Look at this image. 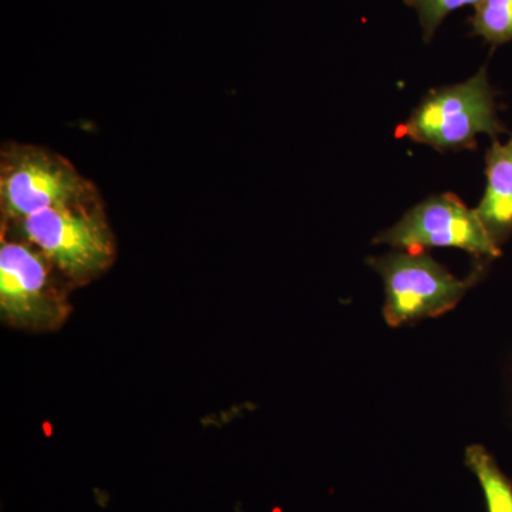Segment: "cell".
Wrapping results in <instances>:
<instances>
[{
	"label": "cell",
	"instance_id": "obj_5",
	"mask_svg": "<svg viewBox=\"0 0 512 512\" xmlns=\"http://www.w3.org/2000/svg\"><path fill=\"white\" fill-rule=\"evenodd\" d=\"M373 244L412 252L457 248L488 259L501 255V248L488 235L476 210L468 208L451 192L420 202L396 225L380 232Z\"/></svg>",
	"mask_w": 512,
	"mask_h": 512
},
{
	"label": "cell",
	"instance_id": "obj_2",
	"mask_svg": "<svg viewBox=\"0 0 512 512\" xmlns=\"http://www.w3.org/2000/svg\"><path fill=\"white\" fill-rule=\"evenodd\" d=\"M97 194L18 222L23 238L50 264L77 281L99 275L114 258L113 237Z\"/></svg>",
	"mask_w": 512,
	"mask_h": 512
},
{
	"label": "cell",
	"instance_id": "obj_3",
	"mask_svg": "<svg viewBox=\"0 0 512 512\" xmlns=\"http://www.w3.org/2000/svg\"><path fill=\"white\" fill-rule=\"evenodd\" d=\"M97 194L67 158L45 147L9 143L0 154V204L8 221Z\"/></svg>",
	"mask_w": 512,
	"mask_h": 512
},
{
	"label": "cell",
	"instance_id": "obj_4",
	"mask_svg": "<svg viewBox=\"0 0 512 512\" xmlns=\"http://www.w3.org/2000/svg\"><path fill=\"white\" fill-rule=\"evenodd\" d=\"M367 262L382 276L386 293L383 316L392 328L453 311L476 284L477 272L458 279L426 251L397 249Z\"/></svg>",
	"mask_w": 512,
	"mask_h": 512
},
{
	"label": "cell",
	"instance_id": "obj_1",
	"mask_svg": "<svg viewBox=\"0 0 512 512\" xmlns=\"http://www.w3.org/2000/svg\"><path fill=\"white\" fill-rule=\"evenodd\" d=\"M503 133H507V128L498 119L485 67L467 82L427 94L397 130V136L443 153L476 148L480 134L495 140Z\"/></svg>",
	"mask_w": 512,
	"mask_h": 512
},
{
	"label": "cell",
	"instance_id": "obj_10",
	"mask_svg": "<svg viewBox=\"0 0 512 512\" xmlns=\"http://www.w3.org/2000/svg\"><path fill=\"white\" fill-rule=\"evenodd\" d=\"M481 2L483 0H404L407 6L416 10L426 43L431 42L450 13L466 6L477 8Z\"/></svg>",
	"mask_w": 512,
	"mask_h": 512
},
{
	"label": "cell",
	"instance_id": "obj_7",
	"mask_svg": "<svg viewBox=\"0 0 512 512\" xmlns=\"http://www.w3.org/2000/svg\"><path fill=\"white\" fill-rule=\"evenodd\" d=\"M485 177L487 187L476 212L501 248L512 235V133L507 143L493 141L485 156Z\"/></svg>",
	"mask_w": 512,
	"mask_h": 512
},
{
	"label": "cell",
	"instance_id": "obj_6",
	"mask_svg": "<svg viewBox=\"0 0 512 512\" xmlns=\"http://www.w3.org/2000/svg\"><path fill=\"white\" fill-rule=\"evenodd\" d=\"M45 255L29 242L3 241L0 248V309L10 322L49 328L64 316Z\"/></svg>",
	"mask_w": 512,
	"mask_h": 512
},
{
	"label": "cell",
	"instance_id": "obj_8",
	"mask_svg": "<svg viewBox=\"0 0 512 512\" xmlns=\"http://www.w3.org/2000/svg\"><path fill=\"white\" fill-rule=\"evenodd\" d=\"M464 463L476 476L488 512H512V481L505 476L487 448L473 444L466 448Z\"/></svg>",
	"mask_w": 512,
	"mask_h": 512
},
{
	"label": "cell",
	"instance_id": "obj_9",
	"mask_svg": "<svg viewBox=\"0 0 512 512\" xmlns=\"http://www.w3.org/2000/svg\"><path fill=\"white\" fill-rule=\"evenodd\" d=\"M470 22L474 35L490 45L512 42V0H483Z\"/></svg>",
	"mask_w": 512,
	"mask_h": 512
}]
</instances>
